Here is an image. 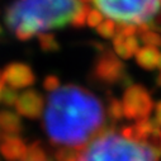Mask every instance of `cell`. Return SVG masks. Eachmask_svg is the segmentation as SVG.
Instances as JSON below:
<instances>
[{
    "label": "cell",
    "instance_id": "6da1fadb",
    "mask_svg": "<svg viewBox=\"0 0 161 161\" xmlns=\"http://www.w3.org/2000/svg\"><path fill=\"white\" fill-rule=\"evenodd\" d=\"M104 125L103 104L88 89L67 84L48 94L43 127L52 143L81 150Z\"/></svg>",
    "mask_w": 161,
    "mask_h": 161
},
{
    "label": "cell",
    "instance_id": "7a4b0ae2",
    "mask_svg": "<svg viewBox=\"0 0 161 161\" xmlns=\"http://www.w3.org/2000/svg\"><path fill=\"white\" fill-rule=\"evenodd\" d=\"M84 4L80 0H17L5 13V23L20 41L71 24Z\"/></svg>",
    "mask_w": 161,
    "mask_h": 161
},
{
    "label": "cell",
    "instance_id": "3957f363",
    "mask_svg": "<svg viewBox=\"0 0 161 161\" xmlns=\"http://www.w3.org/2000/svg\"><path fill=\"white\" fill-rule=\"evenodd\" d=\"M158 155L145 142L115 131L95 137L80 153L77 161H158Z\"/></svg>",
    "mask_w": 161,
    "mask_h": 161
},
{
    "label": "cell",
    "instance_id": "277c9868",
    "mask_svg": "<svg viewBox=\"0 0 161 161\" xmlns=\"http://www.w3.org/2000/svg\"><path fill=\"white\" fill-rule=\"evenodd\" d=\"M97 9L117 24H150L161 12V0H92Z\"/></svg>",
    "mask_w": 161,
    "mask_h": 161
},
{
    "label": "cell",
    "instance_id": "5b68a950",
    "mask_svg": "<svg viewBox=\"0 0 161 161\" xmlns=\"http://www.w3.org/2000/svg\"><path fill=\"white\" fill-rule=\"evenodd\" d=\"M123 115L128 119L148 118L153 108V102L150 93L138 84H131L125 90L122 98Z\"/></svg>",
    "mask_w": 161,
    "mask_h": 161
},
{
    "label": "cell",
    "instance_id": "8992f818",
    "mask_svg": "<svg viewBox=\"0 0 161 161\" xmlns=\"http://www.w3.org/2000/svg\"><path fill=\"white\" fill-rule=\"evenodd\" d=\"M94 75L104 84H117L123 81L126 67L117 55L113 52H104L94 66Z\"/></svg>",
    "mask_w": 161,
    "mask_h": 161
},
{
    "label": "cell",
    "instance_id": "52a82bcc",
    "mask_svg": "<svg viewBox=\"0 0 161 161\" xmlns=\"http://www.w3.org/2000/svg\"><path fill=\"white\" fill-rule=\"evenodd\" d=\"M4 83L13 89H25L36 83V75L33 70L23 62L9 64L3 71Z\"/></svg>",
    "mask_w": 161,
    "mask_h": 161
},
{
    "label": "cell",
    "instance_id": "ba28073f",
    "mask_svg": "<svg viewBox=\"0 0 161 161\" xmlns=\"http://www.w3.org/2000/svg\"><path fill=\"white\" fill-rule=\"evenodd\" d=\"M15 110L19 115H23L29 119H37L41 117L45 104L43 98L36 90H25L19 94L15 103Z\"/></svg>",
    "mask_w": 161,
    "mask_h": 161
},
{
    "label": "cell",
    "instance_id": "9c48e42d",
    "mask_svg": "<svg viewBox=\"0 0 161 161\" xmlns=\"http://www.w3.org/2000/svg\"><path fill=\"white\" fill-rule=\"evenodd\" d=\"M27 145L19 136L3 135L0 141V153L7 161H23L27 153Z\"/></svg>",
    "mask_w": 161,
    "mask_h": 161
},
{
    "label": "cell",
    "instance_id": "30bf717a",
    "mask_svg": "<svg viewBox=\"0 0 161 161\" xmlns=\"http://www.w3.org/2000/svg\"><path fill=\"white\" fill-rule=\"evenodd\" d=\"M23 130L20 115L12 110L0 112V132L2 135L19 136Z\"/></svg>",
    "mask_w": 161,
    "mask_h": 161
},
{
    "label": "cell",
    "instance_id": "8fae6325",
    "mask_svg": "<svg viewBox=\"0 0 161 161\" xmlns=\"http://www.w3.org/2000/svg\"><path fill=\"white\" fill-rule=\"evenodd\" d=\"M135 56H136V62L140 67L151 71V70H155L158 65L160 51L157 47L145 46V47L140 48Z\"/></svg>",
    "mask_w": 161,
    "mask_h": 161
},
{
    "label": "cell",
    "instance_id": "7c38bea8",
    "mask_svg": "<svg viewBox=\"0 0 161 161\" xmlns=\"http://www.w3.org/2000/svg\"><path fill=\"white\" fill-rule=\"evenodd\" d=\"M37 36H38V41H39V47L45 52H56L60 50V45L57 42L56 37L52 33L43 32Z\"/></svg>",
    "mask_w": 161,
    "mask_h": 161
},
{
    "label": "cell",
    "instance_id": "4fadbf2b",
    "mask_svg": "<svg viewBox=\"0 0 161 161\" xmlns=\"http://www.w3.org/2000/svg\"><path fill=\"white\" fill-rule=\"evenodd\" d=\"M23 161H47V155L42 145L37 141L31 143L29 147L27 148V153Z\"/></svg>",
    "mask_w": 161,
    "mask_h": 161
},
{
    "label": "cell",
    "instance_id": "5bb4252c",
    "mask_svg": "<svg viewBox=\"0 0 161 161\" xmlns=\"http://www.w3.org/2000/svg\"><path fill=\"white\" fill-rule=\"evenodd\" d=\"M80 153H81V150L80 148L65 146L56 151L55 158H56V161H77L80 157Z\"/></svg>",
    "mask_w": 161,
    "mask_h": 161
},
{
    "label": "cell",
    "instance_id": "9a60e30c",
    "mask_svg": "<svg viewBox=\"0 0 161 161\" xmlns=\"http://www.w3.org/2000/svg\"><path fill=\"white\" fill-rule=\"evenodd\" d=\"M97 32L100 37L105 39H113V37L117 33V23L109 18L103 19L102 23L97 27Z\"/></svg>",
    "mask_w": 161,
    "mask_h": 161
},
{
    "label": "cell",
    "instance_id": "2e32d148",
    "mask_svg": "<svg viewBox=\"0 0 161 161\" xmlns=\"http://www.w3.org/2000/svg\"><path fill=\"white\" fill-rule=\"evenodd\" d=\"M113 51H114V53H115L119 58L127 60V58H131V57H132L131 52L128 51V48H127V46H126L125 37L120 36V34H115V36L113 37Z\"/></svg>",
    "mask_w": 161,
    "mask_h": 161
},
{
    "label": "cell",
    "instance_id": "e0dca14e",
    "mask_svg": "<svg viewBox=\"0 0 161 161\" xmlns=\"http://www.w3.org/2000/svg\"><path fill=\"white\" fill-rule=\"evenodd\" d=\"M18 97L19 94L17 89H13L10 86H4L2 90V94H0V102L7 107H14L18 100Z\"/></svg>",
    "mask_w": 161,
    "mask_h": 161
},
{
    "label": "cell",
    "instance_id": "ac0fdd59",
    "mask_svg": "<svg viewBox=\"0 0 161 161\" xmlns=\"http://www.w3.org/2000/svg\"><path fill=\"white\" fill-rule=\"evenodd\" d=\"M108 114L110 115L112 119L114 120H119L122 119L123 115V107H122V100H118L117 98H112L109 100V105H108Z\"/></svg>",
    "mask_w": 161,
    "mask_h": 161
},
{
    "label": "cell",
    "instance_id": "d6986e66",
    "mask_svg": "<svg viewBox=\"0 0 161 161\" xmlns=\"http://www.w3.org/2000/svg\"><path fill=\"white\" fill-rule=\"evenodd\" d=\"M89 12V8L84 4L81 8L77 10V13L74 15L72 20H71V25L72 27H76V28H80L86 24V14Z\"/></svg>",
    "mask_w": 161,
    "mask_h": 161
},
{
    "label": "cell",
    "instance_id": "ffe728a7",
    "mask_svg": "<svg viewBox=\"0 0 161 161\" xmlns=\"http://www.w3.org/2000/svg\"><path fill=\"white\" fill-rule=\"evenodd\" d=\"M103 19H104V15L98 9H89V12L86 14V25L97 28L102 23Z\"/></svg>",
    "mask_w": 161,
    "mask_h": 161
},
{
    "label": "cell",
    "instance_id": "44dd1931",
    "mask_svg": "<svg viewBox=\"0 0 161 161\" xmlns=\"http://www.w3.org/2000/svg\"><path fill=\"white\" fill-rule=\"evenodd\" d=\"M61 85H60V79L55 75H48L45 77L43 80V89L48 93H52L55 92L56 89H58Z\"/></svg>",
    "mask_w": 161,
    "mask_h": 161
},
{
    "label": "cell",
    "instance_id": "7402d4cb",
    "mask_svg": "<svg viewBox=\"0 0 161 161\" xmlns=\"http://www.w3.org/2000/svg\"><path fill=\"white\" fill-rule=\"evenodd\" d=\"M125 42L126 46L128 48V51L131 52V55H136V52L141 48L140 47V39L136 36H130V37H125Z\"/></svg>",
    "mask_w": 161,
    "mask_h": 161
},
{
    "label": "cell",
    "instance_id": "603a6c76",
    "mask_svg": "<svg viewBox=\"0 0 161 161\" xmlns=\"http://www.w3.org/2000/svg\"><path fill=\"white\" fill-rule=\"evenodd\" d=\"M153 122L161 128V100L155 105V115H153Z\"/></svg>",
    "mask_w": 161,
    "mask_h": 161
},
{
    "label": "cell",
    "instance_id": "cb8c5ba5",
    "mask_svg": "<svg viewBox=\"0 0 161 161\" xmlns=\"http://www.w3.org/2000/svg\"><path fill=\"white\" fill-rule=\"evenodd\" d=\"M4 86H5V83H4V79H3V74L0 71V94H2V90Z\"/></svg>",
    "mask_w": 161,
    "mask_h": 161
},
{
    "label": "cell",
    "instance_id": "d4e9b609",
    "mask_svg": "<svg viewBox=\"0 0 161 161\" xmlns=\"http://www.w3.org/2000/svg\"><path fill=\"white\" fill-rule=\"evenodd\" d=\"M156 83H157L158 86H161V71H160V74H158L157 77H156Z\"/></svg>",
    "mask_w": 161,
    "mask_h": 161
},
{
    "label": "cell",
    "instance_id": "484cf974",
    "mask_svg": "<svg viewBox=\"0 0 161 161\" xmlns=\"http://www.w3.org/2000/svg\"><path fill=\"white\" fill-rule=\"evenodd\" d=\"M157 67H158L160 71H161V52H160V58H158V65H157Z\"/></svg>",
    "mask_w": 161,
    "mask_h": 161
},
{
    "label": "cell",
    "instance_id": "4316f807",
    "mask_svg": "<svg viewBox=\"0 0 161 161\" xmlns=\"http://www.w3.org/2000/svg\"><path fill=\"white\" fill-rule=\"evenodd\" d=\"M2 136H3V135H2V132H0V141H2Z\"/></svg>",
    "mask_w": 161,
    "mask_h": 161
},
{
    "label": "cell",
    "instance_id": "83f0119b",
    "mask_svg": "<svg viewBox=\"0 0 161 161\" xmlns=\"http://www.w3.org/2000/svg\"><path fill=\"white\" fill-rule=\"evenodd\" d=\"M0 34H2V27H0Z\"/></svg>",
    "mask_w": 161,
    "mask_h": 161
}]
</instances>
